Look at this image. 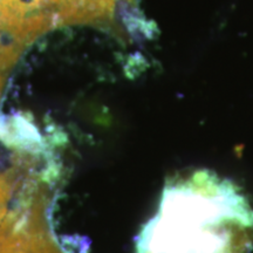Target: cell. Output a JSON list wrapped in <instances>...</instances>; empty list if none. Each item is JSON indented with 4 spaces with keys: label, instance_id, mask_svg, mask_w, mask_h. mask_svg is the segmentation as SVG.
<instances>
[{
    "label": "cell",
    "instance_id": "6da1fadb",
    "mask_svg": "<svg viewBox=\"0 0 253 253\" xmlns=\"http://www.w3.org/2000/svg\"><path fill=\"white\" fill-rule=\"evenodd\" d=\"M115 0H0V38L21 47L60 25H102Z\"/></svg>",
    "mask_w": 253,
    "mask_h": 253
},
{
    "label": "cell",
    "instance_id": "7a4b0ae2",
    "mask_svg": "<svg viewBox=\"0 0 253 253\" xmlns=\"http://www.w3.org/2000/svg\"><path fill=\"white\" fill-rule=\"evenodd\" d=\"M0 253H61L50 238L39 202L6 218L0 227Z\"/></svg>",
    "mask_w": 253,
    "mask_h": 253
},
{
    "label": "cell",
    "instance_id": "3957f363",
    "mask_svg": "<svg viewBox=\"0 0 253 253\" xmlns=\"http://www.w3.org/2000/svg\"><path fill=\"white\" fill-rule=\"evenodd\" d=\"M9 198V184L8 181L0 176V221L6 212V207Z\"/></svg>",
    "mask_w": 253,
    "mask_h": 253
},
{
    "label": "cell",
    "instance_id": "277c9868",
    "mask_svg": "<svg viewBox=\"0 0 253 253\" xmlns=\"http://www.w3.org/2000/svg\"><path fill=\"white\" fill-rule=\"evenodd\" d=\"M126 1H128V2H130V4H135V1H136V0H126Z\"/></svg>",
    "mask_w": 253,
    "mask_h": 253
}]
</instances>
